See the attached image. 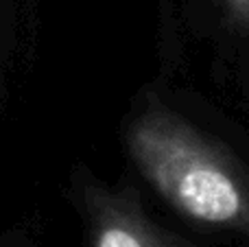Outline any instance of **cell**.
<instances>
[{
    "instance_id": "1",
    "label": "cell",
    "mask_w": 249,
    "mask_h": 247,
    "mask_svg": "<svg viewBox=\"0 0 249 247\" xmlns=\"http://www.w3.org/2000/svg\"><path fill=\"white\" fill-rule=\"evenodd\" d=\"M133 164L179 214L212 228H249V179L219 144L164 109H149L127 134Z\"/></svg>"
},
{
    "instance_id": "2",
    "label": "cell",
    "mask_w": 249,
    "mask_h": 247,
    "mask_svg": "<svg viewBox=\"0 0 249 247\" xmlns=\"http://www.w3.org/2000/svg\"><path fill=\"white\" fill-rule=\"evenodd\" d=\"M83 199L90 247H179L144 217L133 197L92 186Z\"/></svg>"
},
{
    "instance_id": "3",
    "label": "cell",
    "mask_w": 249,
    "mask_h": 247,
    "mask_svg": "<svg viewBox=\"0 0 249 247\" xmlns=\"http://www.w3.org/2000/svg\"><path fill=\"white\" fill-rule=\"evenodd\" d=\"M225 4H228L234 20L249 26V0H225Z\"/></svg>"
},
{
    "instance_id": "4",
    "label": "cell",
    "mask_w": 249,
    "mask_h": 247,
    "mask_svg": "<svg viewBox=\"0 0 249 247\" xmlns=\"http://www.w3.org/2000/svg\"><path fill=\"white\" fill-rule=\"evenodd\" d=\"M9 247H29V245H9Z\"/></svg>"
}]
</instances>
